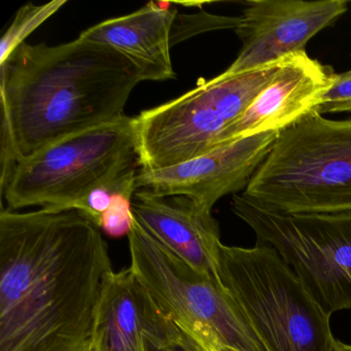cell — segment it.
Segmentation results:
<instances>
[{
  "label": "cell",
  "mask_w": 351,
  "mask_h": 351,
  "mask_svg": "<svg viewBox=\"0 0 351 351\" xmlns=\"http://www.w3.org/2000/svg\"><path fill=\"white\" fill-rule=\"evenodd\" d=\"M242 194L282 213L351 211V119L312 112L281 131Z\"/></svg>",
  "instance_id": "3957f363"
},
{
  "label": "cell",
  "mask_w": 351,
  "mask_h": 351,
  "mask_svg": "<svg viewBox=\"0 0 351 351\" xmlns=\"http://www.w3.org/2000/svg\"><path fill=\"white\" fill-rule=\"evenodd\" d=\"M83 351H98L97 349L95 348L93 344H92L91 341L88 343L87 346L85 347Z\"/></svg>",
  "instance_id": "ffe728a7"
},
{
  "label": "cell",
  "mask_w": 351,
  "mask_h": 351,
  "mask_svg": "<svg viewBox=\"0 0 351 351\" xmlns=\"http://www.w3.org/2000/svg\"><path fill=\"white\" fill-rule=\"evenodd\" d=\"M132 211L137 223L162 245L204 276L221 282L219 227L210 209L186 196H154L136 191Z\"/></svg>",
  "instance_id": "4fadbf2b"
},
{
  "label": "cell",
  "mask_w": 351,
  "mask_h": 351,
  "mask_svg": "<svg viewBox=\"0 0 351 351\" xmlns=\"http://www.w3.org/2000/svg\"><path fill=\"white\" fill-rule=\"evenodd\" d=\"M176 16L174 10L149 3L134 13L96 24L79 38L118 51L136 67L143 82L166 81L176 77L170 48Z\"/></svg>",
  "instance_id": "5bb4252c"
},
{
  "label": "cell",
  "mask_w": 351,
  "mask_h": 351,
  "mask_svg": "<svg viewBox=\"0 0 351 351\" xmlns=\"http://www.w3.org/2000/svg\"><path fill=\"white\" fill-rule=\"evenodd\" d=\"M317 114L351 112V69L335 77L334 84L315 110Z\"/></svg>",
  "instance_id": "ac0fdd59"
},
{
  "label": "cell",
  "mask_w": 351,
  "mask_h": 351,
  "mask_svg": "<svg viewBox=\"0 0 351 351\" xmlns=\"http://www.w3.org/2000/svg\"><path fill=\"white\" fill-rule=\"evenodd\" d=\"M141 82L136 67L104 45L77 38L18 47L0 63L1 186L18 163L45 147L124 118Z\"/></svg>",
  "instance_id": "7a4b0ae2"
},
{
  "label": "cell",
  "mask_w": 351,
  "mask_h": 351,
  "mask_svg": "<svg viewBox=\"0 0 351 351\" xmlns=\"http://www.w3.org/2000/svg\"><path fill=\"white\" fill-rule=\"evenodd\" d=\"M235 28L242 43L236 60L223 77L241 75L281 62L305 52L318 32L332 25L345 12L344 0H258L250 1Z\"/></svg>",
  "instance_id": "9c48e42d"
},
{
  "label": "cell",
  "mask_w": 351,
  "mask_h": 351,
  "mask_svg": "<svg viewBox=\"0 0 351 351\" xmlns=\"http://www.w3.org/2000/svg\"><path fill=\"white\" fill-rule=\"evenodd\" d=\"M280 132L223 143L171 167L137 171L136 191L154 196H186L208 209L226 195L245 190Z\"/></svg>",
  "instance_id": "30bf717a"
},
{
  "label": "cell",
  "mask_w": 351,
  "mask_h": 351,
  "mask_svg": "<svg viewBox=\"0 0 351 351\" xmlns=\"http://www.w3.org/2000/svg\"><path fill=\"white\" fill-rule=\"evenodd\" d=\"M334 351H351V345L345 344L336 340L334 345Z\"/></svg>",
  "instance_id": "d6986e66"
},
{
  "label": "cell",
  "mask_w": 351,
  "mask_h": 351,
  "mask_svg": "<svg viewBox=\"0 0 351 351\" xmlns=\"http://www.w3.org/2000/svg\"><path fill=\"white\" fill-rule=\"evenodd\" d=\"M66 3L67 0H54L46 5H36L29 3L20 8L0 40V63L5 62L36 28L50 19Z\"/></svg>",
  "instance_id": "9a60e30c"
},
{
  "label": "cell",
  "mask_w": 351,
  "mask_h": 351,
  "mask_svg": "<svg viewBox=\"0 0 351 351\" xmlns=\"http://www.w3.org/2000/svg\"><path fill=\"white\" fill-rule=\"evenodd\" d=\"M208 82L135 118L141 169L171 167L219 147L231 125Z\"/></svg>",
  "instance_id": "ba28073f"
},
{
  "label": "cell",
  "mask_w": 351,
  "mask_h": 351,
  "mask_svg": "<svg viewBox=\"0 0 351 351\" xmlns=\"http://www.w3.org/2000/svg\"><path fill=\"white\" fill-rule=\"evenodd\" d=\"M139 166L135 118L61 139L14 168L1 186L10 210H75L92 191Z\"/></svg>",
  "instance_id": "8992f818"
},
{
  "label": "cell",
  "mask_w": 351,
  "mask_h": 351,
  "mask_svg": "<svg viewBox=\"0 0 351 351\" xmlns=\"http://www.w3.org/2000/svg\"><path fill=\"white\" fill-rule=\"evenodd\" d=\"M240 17H221L201 12L192 16H176L171 30V47L200 32L210 30L235 29Z\"/></svg>",
  "instance_id": "2e32d148"
},
{
  "label": "cell",
  "mask_w": 351,
  "mask_h": 351,
  "mask_svg": "<svg viewBox=\"0 0 351 351\" xmlns=\"http://www.w3.org/2000/svg\"><path fill=\"white\" fill-rule=\"evenodd\" d=\"M128 238L131 270L197 351H267L223 283L195 270L136 219Z\"/></svg>",
  "instance_id": "277c9868"
},
{
  "label": "cell",
  "mask_w": 351,
  "mask_h": 351,
  "mask_svg": "<svg viewBox=\"0 0 351 351\" xmlns=\"http://www.w3.org/2000/svg\"><path fill=\"white\" fill-rule=\"evenodd\" d=\"M90 341L98 351H197L131 268L106 281Z\"/></svg>",
  "instance_id": "8fae6325"
},
{
  "label": "cell",
  "mask_w": 351,
  "mask_h": 351,
  "mask_svg": "<svg viewBox=\"0 0 351 351\" xmlns=\"http://www.w3.org/2000/svg\"><path fill=\"white\" fill-rule=\"evenodd\" d=\"M79 210L0 213V351H83L114 273Z\"/></svg>",
  "instance_id": "6da1fadb"
},
{
  "label": "cell",
  "mask_w": 351,
  "mask_h": 351,
  "mask_svg": "<svg viewBox=\"0 0 351 351\" xmlns=\"http://www.w3.org/2000/svg\"><path fill=\"white\" fill-rule=\"evenodd\" d=\"M335 77L330 66L310 58L306 52L287 57L241 117L223 131L219 147L236 139L291 128L315 112Z\"/></svg>",
  "instance_id": "7c38bea8"
},
{
  "label": "cell",
  "mask_w": 351,
  "mask_h": 351,
  "mask_svg": "<svg viewBox=\"0 0 351 351\" xmlns=\"http://www.w3.org/2000/svg\"><path fill=\"white\" fill-rule=\"evenodd\" d=\"M219 273L267 351H334L330 316L272 246L221 243Z\"/></svg>",
  "instance_id": "5b68a950"
},
{
  "label": "cell",
  "mask_w": 351,
  "mask_h": 351,
  "mask_svg": "<svg viewBox=\"0 0 351 351\" xmlns=\"http://www.w3.org/2000/svg\"><path fill=\"white\" fill-rule=\"evenodd\" d=\"M134 193H122L100 217L98 228L110 237L128 236L134 223L132 198Z\"/></svg>",
  "instance_id": "e0dca14e"
},
{
  "label": "cell",
  "mask_w": 351,
  "mask_h": 351,
  "mask_svg": "<svg viewBox=\"0 0 351 351\" xmlns=\"http://www.w3.org/2000/svg\"><path fill=\"white\" fill-rule=\"evenodd\" d=\"M231 208L258 243L274 248L328 315L351 309V211L282 213L242 193L234 195Z\"/></svg>",
  "instance_id": "52a82bcc"
}]
</instances>
